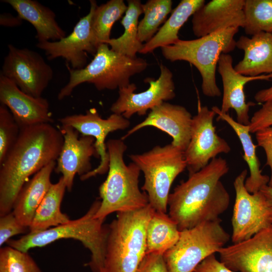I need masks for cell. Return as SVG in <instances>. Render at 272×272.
I'll use <instances>...</instances> for the list:
<instances>
[{
  "label": "cell",
  "instance_id": "1f68e13d",
  "mask_svg": "<svg viewBox=\"0 0 272 272\" xmlns=\"http://www.w3.org/2000/svg\"><path fill=\"white\" fill-rule=\"evenodd\" d=\"M243 12L246 34L272 33V0H245Z\"/></svg>",
  "mask_w": 272,
  "mask_h": 272
},
{
  "label": "cell",
  "instance_id": "cb8c5ba5",
  "mask_svg": "<svg viewBox=\"0 0 272 272\" xmlns=\"http://www.w3.org/2000/svg\"><path fill=\"white\" fill-rule=\"evenodd\" d=\"M16 11L23 20L29 22L36 31L38 42L59 40L66 35L56 20L54 12L36 1L3 0Z\"/></svg>",
  "mask_w": 272,
  "mask_h": 272
},
{
  "label": "cell",
  "instance_id": "4fadbf2b",
  "mask_svg": "<svg viewBox=\"0 0 272 272\" xmlns=\"http://www.w3.org/2000/svg\"><path fill=\"white\" fill-rule=\"evenodd\" d=\"M58 120L62 126L72 127L82 135L92 137L95 140V146L100 161L96 168L80 177L82 181L108 171L109 156L106 138L109 133L125 129L130 125L129 120L121 114L112 113L107 118H102L95 108L87 110L85 114L66 115Z\"/></svg>",
  "mask_w": 272,
  "mask_h": 272
},
{
  "label": "cell",
  "instance_id": "836d02e7",
  "mask_svg": "<svg viewBox=\"0 0 272 272\" xmlns=\"http://www.w3.org/2000/svg\"><path fill=\"white\" fill-rule=\"evenodd\" d=\"M21 129L9 109L0 105V164L17 141Z\"/></svg>",
  "mask_w": 272,
  "mask_h": 272
},
{
  "label": "cell",
  "instance_id": "f546056e",
  "mask_svg": "<svg viewBox=\"0 0 272 272\" xmlns=\"http://www.w3.org/2000/svg\"><path fill=\"white\" fill-rule=\"evenodd\" d=\"M127 9L123 0H110L96 7L92 20V29L97 46L111 39L113 24L120 19Z\"/></svg>",
  "mask_w": 272,
  "mask_h": 272
},
{
  "label": "cell",
  "instance_id": "ac0fdd59",
  "mask_svg": "<svg viewBox=\"0 0 272 272\" xmlns=\"http://www.w3.org/2000/svg\"><path fill=\"white\" fill-rule=\"evenodd\" d=\"M0 102L9 109L20 129L53 122L47 99L24 93L15 83L1 74Z\"/></svg>",
  "mask_w": 272,
  "mask_h": 272
},
{
  "label": "cell",
  "instance_id": "2e32d148",
  "mask_svg": "<svg viewBox=\"0 0 272 272\" xmlns=\"http://www.w3.org/2000/svg\"><path fill=\"white\" fill-rule=\"evenodd\" d=\"M220 261L235 271L272 272V224L251 238L225 246Z\"/></svg>",
  "mask_w": 272,
  "mask_h": 272
},
{
  "label": "cell",
  "instance_id": "ffe728a7",
  "mask_svg": "<svg viewBox=\"0 0 272 272\" xmlns=\"http://www.w3.org/2000/svg\"><path fill=\"white\" fill-rule=\"evenodd\" d=\"M245 0H212L192 15V29L197 38L245 25Z\"/></svg>",
  "mask_w": 272,
  "mask_h": 272
},
{
  "label": "cell",
  "instance_id": "44dd1931",
  "mask_svg": "<svg viewBox=\"0 0 272 272\" xmlns=\"http://www.w3.org/2000/svg\"><path fill=\"white\" fill-rule=\"evenodd\" d=\"M233 58L230 54L222 53L218 62V71L221 76L223 85V96L220 110L228 113L230 109L235 110L237 121L242 124L249 125L250 120L248 112L254 103H247L244 87L249 82L255 80H269L272 74L256 77L242 75L233 66Z\"/></svg>",
  "mask_w": 272,
  "mask_h": 272
},
{
  "label": "cell",
  "instance_id": "5b68a950",
  "mask_svg": "<svg viewBox=\"0 0 272 272\" xmlns=\"http://www.w3.org/2000/svg\"><path fill=\"white\" fill-rule=\"evenodd\" d=\"M155 212L149 204L131 212L117 213L109 225L101 272H136L146 253V229Z\"/></svg>",
  "mask_w": 272,
  "mask_h": 272
},
{
  "label": "cell",
  "instance_id": "e0dca14e",
  "mask_svg": "<svg viewBox=\"0 0 272 272\" xmlns=\"http://www.w3.org/2000/svg\"><path fill=\"white\" fill-rule=\"evenodd\" d=\"M60 131L63 143L54 170L62 174L66 189L71 191L76 175L81 177L92 170L91 157H99L94 138H79V132L71 126H61Z\"/></svg>",
  "mask_w": 272,
  "mask_h": 272
},
{
  "label": "cell",
  "instance_id": "d6a6232c",
  "mask_svg": "<svg viewBox=\"0 0 272 272\" xmlns=\"http://www.w3.org/2000/svg\"><path fill=\"white\" fill-rule=\"evenodd\" d=\"M0 272H42L27 252L10 246L0 249Z\"/></svg>",
  "mask_w": 272,
  "mask_h": 272
},
{
  "label": "cell",
  "instance_id": "4dcf8cb0",
  "mask_svg": "<svg viewBox=\"0 0 272 272\" xmlns=\"http://www.w3.org/2000/svg\"><path fill=\"white\" fill-rule=\"evenodd\" d=\"M172 6L171 0H149L143 4L144 16L139 23L138 34L141 42L146 43L154 36L172 12Z\"/></svg>",
  "mask_w": 272,
  "mask_h": 272
},
{
  "label": "cell",
  "instance_id": "83f0119b",
  "mask_svg": "<svg viewBox=\"0 0 272 272\" xmlns=\"http://www.w3.org/2000/svg\"><path fill=\"white\" fill-rule=\"evenodd\" d=\"M180 231L166 213L156 211L146 229V253L163 255L177 242Z\"/></svg>",
  "mask_w": 272,
  "mask_h": 272
},
{
  "label": "cell",
  "instance_id": "8992f818",
  "mask_svg": "<svg viewBox=\"0 0 272 272\" xmlns=\"http://www.w3.org/2000/svg\"><path fill=\"white\" fill-rule=\"evenodd\" d=\"M238 31V27H231L195 39H179L172 45L161 47L162 53L170 61L184 60L193 64L201 76L203 94L219 97L221 92L216 81L217 64L222 53L235 49L234 36Z\"/></svg>",
  "mask_w": 272,
  "mask_h": 272
},
{
  "label": "cell",
  "instance_id": "d4e9b609",
  "mask_svg": "<svg viewBox=\"0 0 272 272\" xmlns=\"http://www.w3.org/2000/svg\"><path fill=\"white\" fill-rule=\"evenodd\" d=\"M212 110L218 115V120L225 121L231 126L238 136L243 150V158L247 164L250 175L245 180V186L250 193L260 190L263 186L267 185L270 177L261 173L260 162L256 154V146L252 142L250 134L249 125L238 123L231 117L228 113H223L218 107L214 106Z\"/></svg>",
  "mask_w": 272,
  "mask_h": 272
},
{
  "label": "cell",
  "instance_id": "7a4b0ae2",
  "mask_svg": "<svg viewBox=\"0 0 272 272\" xmlns=\"http://www.w3.org/2000/svg\"><path fill=\"white\" fill-rule=\"evenodd\" d=\"M229 169L225 159L214 158L169 194L168 215L180 231L216 220L227 210L230 196L220 179Z\"/></svg>",
  "mask_w": 272,
  "mask_h": 272
},
{
  "label": "cell",
  "instance_id": "d6986e66",
  "mask_svg": "<svg viewBox=\"0 0 272 272\" xmlns=\"http://www.w3.org/2000/svg\"><path fill=\"white\" fill-rule=\"evenodd\" d=\"M192 117L183 106L164 102L150 110L147 117L129 130L121 139L123 140L146 126H153L168 134L171 144L184 152L190 139Z\"/></svg>",
  "mask_w": 272,
  "mask_h": 272
},
{
  "label": "cell",
  "instance_id": "52a82bcc",
  "mask_svg": "<svg viewBox=\"0 0 272 272\" xmlns=\"http://www.w3.org/2000/svg\"><path fill=\"white\" fill-rule=\"evenodd\" d=\"M107 44H100L93 59L83 69L74 70L67 64L68 83L57 95L59 100L70 96L79 85L93 84L99 91L114 90L129 85L132 76L143 72L147 61L140 57L130 58L110 49Z\"/></svg>",
  "mask_w": 272,
  "mask_h": 272
},
{
  "label": "cell",
  "instance_id": "d590c367",
  "mask_svg": "<svg viewBox=\"0 0 272 272\" xmlns=\"http://www.w3.org/2000/svg\"><path fill=\"white\" fill-rule=\"evenodd\" d=\"M248 125L251 133H256L272 125V100L264 102L262 107L253 114Z\"/></svg>",
  "mask_w": 272,
  "mask_h": 272
},
{
  "label": "cell",
  "instance_id": "b9f144b4",
  "mask_svg": "<svg viewBox=\"0 0 272 272\" xmlns=\"http://www.w3.org/2000/svg\"><path fill=\"white\" fill-rule=\"evenodd\" d=\"M260 191L263 194L267 201L272 207V187L266 185L261 187Z\"/></svg>",
  "mask_w": 272,
  "mask_h": 272
},
{
  "label": "cell",
  "instance_id": "f35d334b",
  "mask_svg": "<svg viewBox=\"0 0 272 272\" xmlns=\"http://www.w3.org/2000/svg\"><path fill=\"white\" fill-rule=\"evenodd\" d=\"M193 272H236L233 271L216 258L215 254L205 259L195 268Z\"/></svg>",
  "mask_w": 272,
  "mask_h": 272
},
{
  "label": "cell",
  "instance_id": "277c9868",
  "mask_svg": "<svg viewBox=\"0 0 272 272\" xmlns=\"http://www.w3.org/2000/svg\"><path fill=\"white\" fill-rule=\"evenodd\" d=\"M101 201H94L82 217L44 231L32 233L18 239H10L7 245L18 250L28 252L33 248L41 247L61 239H73L80 241L91 252V260L86 264L93 272H101L104 265L109 226L103 225L104 220L95 217Z\"/></svg>",
  "mask_w": 272,
  "mask_h": 272
},
{
  "label": "cell",
  "instance_id": "7c38bea8",
  "mask_svg": "<svg viewBox=\"0 0 272 272\" xmlns=\"http://www.w3.org/2000/svg\"><path fill=\"white\" fill-rule=\"evenodd\" d=\"M216 115L199 104L197 114L192 117L190 142L184 152L188 175L199 171L218 154L231 151L228 143L216 133L213 123Z\"/></svg>",
  "mask_w": 272,
  "mask_h": 272
},
{
  "label": "cell",
  "instance_id": "9a60e30c",
  "mask_svg": "<svg viewBox=\"0 0 272 272\" xmlns=\"http://www.w3.org/2000/svg\"><path fill=\"white\" fill-rule=\"evenodd\" d=\"M90 4L89 12L80 18L69 35L58 41L38 42L37 47L44 51L48 59L62 57L72 69L80 70L87 65V53L96 54L98 46L92 29V20L97 4L95 0L90 1Z\"/></svg>",
  "mask_w": 272,
  "mask_h": 272
},
{
  "label": "cell",
  "instance_id": "30bf717a",
  "mask_svg": "<svg viewBox=\"0 0 272 272\" xmlns=\"http://www.w3.org/2000/svg\"><path fill=\"white\" fill-rule=\"evenodd\" d=\"M247 174L243 170L235 179L236 197L232 218L233 243L251 238L272 224V207L259 190L249 193L245 186Z\"/></svg>",
  "mask_w": 272,
  "mask_h": 272
},
{
  "label": "cell",
  "instance_id": "5bb4252c",
  "mask_svg": "<svg viewBox=\"0 0 272 272\" xmlns=\"http://www.w3.org/2000/svg\"><path fill=\"white\" fill-rule=\"evenodd\" d=\"M160 74L157 80L147 78L145 82L150 84L149 88L137 93L134 83L119 88L118 97L110 107L113 113L121 114L129 119L137 113L140 116L146 114L148 110L175 97L173 74L165 65H160Z\"/></svg>",
  "mask_w": 272,
  "mask_h": 272
},
{
  "label": "cell",
  "instance_id": "8d00e7d4",
  "mask_svg": "<svg viewBox=\"0 0 272 272\" xmlns=\"http://www.w3.org/2000/svg\"><path fill=\"white\" fill-rule=\"evenodd\" d=\"M255 135L258 146L265 151L266 165L269 166L271 169V176L267 185L272 187V125L258 130Z\"/></svg>",
  "mask_w": 272,
  "mask_h": 272
},
{
  "label": "cell",
  "instance_id": "60d3db41",
  "mask_svg": "<svg viewBox=\"0 0 272 272\" xmlns=\"http://www.w3.org/2000/svg\"><path fill=\"white\" fill-rule=\"evenodd\" d=\"M255 100L259 103L272 100V86L258 91L254 96Z\"/></svg>",
  "mask_w": 272,
  "mask_h": 272
},
{
  "label": "cell",
  "instance_id": "3957f363",
  "mask_svg": "<svg viewBox=\"0 0 272 272\" xmlns=\"http://www.w3.org/2000/svg\"><path fill=\"white\" fill-rule=\"evenodd\" d=\"M109 165L106 180L100 186V207L95 214L98 219H104L114 212L136 211L149 204L147 194L139 187L141 172L132 162L126 165L123 159L127 146L123 140L110 139L106 142Z\"/></svg>",
  "mask_w": 272,
  "mask_h": 272
},
{
  "label": "cell",
  "instance_id": "6da1fadb",
  "mask_svg": "<svg viewBox=\"0 0 272 272\" xmlns=\"http://www.w3.org/2000/svg\"><path fill=\"white\" fill-rule=\"evenodd\" d=\"M63 143L51 123L21 129L19 138L0 164V216L12 211L16 198L29 177L56 160Z\"/></svg>",
  "mask_w": 272,
  "mask_h": 272
},
{
  "label": "cell",
  "instance_id": "8fae6325",
  "mask_svg": "<svg viewBox=\"0 0 272 272\" xmlns=\"http://www.w3.org/2000/svg\"><path fill=\"white\" fill-rule=\"evenodd\" d=\"M1 74L12 81L24 93L42 97L53 76L51 67L38 52L8 45Z\"/></svg>",
  "mask_w": 272,
  "mask_h": 272
},
{
  "label": "cell",
  "instance_id": "74e56055",
  "mask_svg": "<svg viewBox=\"0 0 272 272\" xmlns=\"http://www.w3.org/2000/svg\"><path fill=\"white\" fill-rule=\"evenodd\" d=\"M136 272H168L161 254H146Z\"/></svg>",
  "mask_w": 272,
  "mask_h": 272
},
{
  "label": "cell",
  "instance_id": "4316f807",
  "mask_svg": "<svg viewBox=\"0 0 272 272\" xmlns=\"http://www.w3.org/2000/svg\"><path fill=\"white\" fill-rule=\"evenodd\" d=\"M66 187L62 177L58 181L52 184L47 193L37 209L29 232L44 231L69 222L68 216L61 212V203Z\"/></svg>",
  "mask_w": 272,
  "mask_h": 272
},
{
  "label": "cell",
  "instance_id": "484cf974",
  "mask_svg": "<svg viewBox=\"0 0 272 272\" xmlns=\"http://www.w3.org/2000/svg\"><path fill=\"white\" fill-rule=\"evenodd\" d=\"M205 4L204 0H181L154 36L139 53L147 54L158 47L171 45L179 39V31L188 19Z\"/></svg>",
  "mask_w": 272,
  "mask_h": 272
},
{
  "label": "cell",
  "instance_id": "7402d4cb",
  "mask_svg": "<svg viewBox=\"0 0 272 272\" xmlns=\"http://www.w3.org/2000/svg\"><path fill=\"white\" fill-rule=\"evenodd\" d=\"M236 47L244 51V57L234 67L238 73L256 77L272 74V33L261 32L251 38L242 36Z\"/></svg>",
  "mask_w": 272,
  "mask_h": 272
},
{
  "label": "cell",
  "instance_id": "f1b7e54d",
  "mask_svg": "<svg viewBox=\"0 0 272 272\" xmlns=\"http://www.w3.org/2000/svg\"><path fill=\"white\" fill-rule=\"evenodd\" d=\"M143 4L139 0L127 1V9L121 21L123 33L117 38H111L107 44L111 49L130 58L142 50L144 44L138 38L139 18L143 13Z\"/></svg>",
  "mask_w": 272,
  "mask_h": 272
},
{
  "label": "cell",
  "instance_id": "ab89813d",
  "mask_svg": "<svg viewBox=\"0 0 272 272\" xmlns=\"http://www.w3.org/2000/svg\"><path fill=\"white\" fill-rule=\"evenodd\" d=\"M23 20L18 15L14 17L11 14L3 13L0 16V24L5 27H14L21 25Z\"/></svg>",
  "mask_w": 272,
  "mask_h": 272
},
{
  "label": "cell",
  "instance_id": "603a6c76",
  "mask_svg": "<svg viewBox=\"0 0 272 272\" xmlns=\"http://www.w3.org/2000/svg\"><path fill=\"white\" fill-rule=\"evenodd\" d=\"M56 164V162L53 161L37 172L17 195L12 212L22 225L30 227L37 209L52 184L51 175Z\"/></svg>",
  "mask_w": 272,
  "mask_h": 272
},
{
  "label": "cell",
  "instance_id": "9c48e42d",
  "mask_svg": "<svg viewBox=\"0 0 272 272\" xmlns=\"http://www.w3.org/2000/svg\"><path fill=\"white\" fill-rule=\"evenodd\" d=\"M221 221L219 218L180 231L177 242L163 255L168 271L193 272L205 259L225 247L230 235Z\"/></svg>",
  "mask_w": 272,
  "mask_h": 272
},
{
  "label": "cell",
  "instance_id": "ba28073f",
  "mask_svg": "<svg viewBox=\"0 0 272 272\" xmlns=\"http://www.w3.org/2000/svg\"><path fill=\"white\" fill-rule=\"evenodd\" d=\"M144 175L142 189L147 192L149 204L157 212L166 213L171 186L186 168L184 152L171 144L156 146L141 154L129 156Z\"/></svg>",
  "mask_w": 272,
  "mask_h": 272
},
{
  "label": "cell",
  "instance_id": "e575fe53",
  "mask_svg": "<svg viewBox=\"0 0 272 272\" xmlns=\"http://www.w3.org/2000/svg\"><path fill=\"white\" fill-rule=\"evenodd\" d=\"M0 217L1 246L7 243L11 237L25 233L29 229L18 222L12 211Z\"/></svg>",
  "mask_w": 272,
  "mask_h": 272
}]
</instances>
